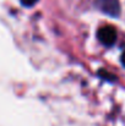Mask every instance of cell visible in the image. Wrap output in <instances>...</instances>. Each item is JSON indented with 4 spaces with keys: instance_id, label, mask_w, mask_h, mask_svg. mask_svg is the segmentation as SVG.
<instances>
[{
    "instance_id": "6da1fadb",
    "label": "cell",
    "mask_w": 125,
    "mask_h": 126,
    "mask_svg": "<svg viewBox=\"0 0 125 126\" xmlns=\"http://www.w3.org/2000/svg\"><path fill=\"white\" fill-rule=\"evenodd\" d=\"M97 7L110 17H118L120 15L119 0H97Z\"/></svg>"
},
{
    "instance_id": "7a4b0ae2",
    "label": "cell",
    "mask_w": 125,
    "mask_h": 126,
    "mask_svg": "<svg viewBox=\"0 0 125 126\" xmlns=\"http://www.w3.org/2000/svg\"><path fill=\"white\" fill-rule=\"evenodd\" d=\"M97 37L102 44H104L107 47H112L117 41V31L112 26H104L98 30Z\"/></svg>"
},
{
    "instance_id": "3957f363",
    "label": "cell",
    "mask_w": 125,
    "mask_h": 126,
    "mask_svg": "<svg viewBox=\"0 0 125 126\" xmlns=\"http://www.w3.org/2000/svg\"><path fill=\"white\" fill-rule=\"evenodd\" d=\"M98 76L102 77L103 80H107V81H115L117 80V77L113 74H110V72H108L106 70H99L98 71Z\"/></svg>"
},
{
    "instance_id": "277c9868",
    "label": "cell",
    "mask_w": 125,
    "mask_h": 126,
    "mask_svg": "<svg viewBox=\"0 0 125 126\" xmlns=\"http://www.w3.org/2000/svg\"><path fill=\"white\" fill-rule=\"evenodd\" d=\"M37 1H38V0H21V4H22L23 6H26V7H31V6H33Z\"/></svg>"
},
{
    "instance_id": "5b68a950",
    "label": "cell",
    "mask_w": 125,
    "mask_h": 126,
    "mask_svg": "<svg viewBox=\"0 0 125 126\" xmlns=\"http://www.w3.org/2000/svg\"><path fill=\"white\" fill-rule=\"evenodd\" d=\"M122 64L124 65V67H125V50H124V53L122 54Z\"/></svg>"
}]
</instances>
